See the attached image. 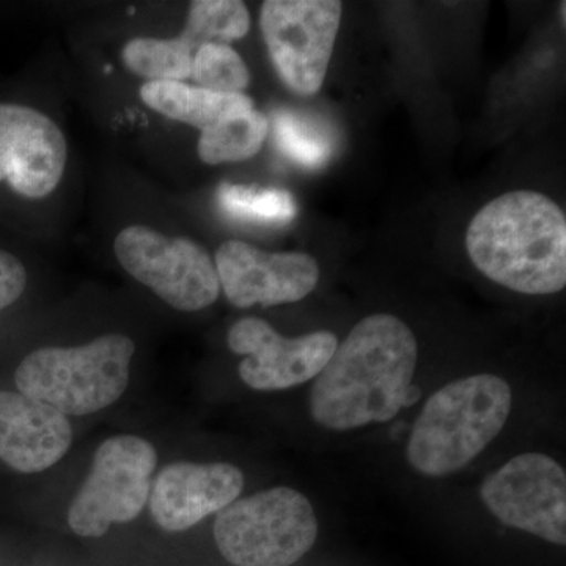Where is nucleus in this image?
<instances>
[{"label":"nucleus","instance_id":"11","mask_svg":"<svg viewBox=\"0 0 566 566\" xmlns=\"http://www.w3.org/2000/svg\"><path fill=\"white\" fill-rule=\"evenodd\" d=\"M216 271L234 307L297 303L314 292L319 266L301 252H264L243 241H227L216 253Z\"/></svg>","mask_w":566,"mask_h":566},{"label":"nucleus","instance_id":"14","mask_svg":"<svg viewBox=\"0 0 566 566\" xmlns=\"http://www.w3.org/2000/svg\"><path fill=\"white\" fill-rule=\"evenodd\" d=\"M69 417L22 394L0 392V460L22 474L46 471L69 452Z\"/></svg>","mask_w":566,"mask_h":566},{"label":"nucleus","instance_id":"2","mask_svg":"<svg viewBox=\"0 0 566 566\" xmlns=\"http://www.w3.org/2000/svg\"><path fill=\"white\" fill-rule=\"evenodd\" d=\"M469 256L491 281L523 294L566 285L565 212L539 192L504 193L476 212L465 234Z\"/></svg>","mask_w":566,"mask_h":566},{"label":"nucleus","instance_id":"7","mask_svg":"<svg viewBox=\"0 0 566 566\" xmlns=\"http://www.w3.org/2000/svg\"><path fill=\"white\" fill-rule=\"evenodd\" d=\"M115 255L136 281L177 311H202L221 292L211 256L188 238L166 237L144 226L126 227L115 238Z\"/></svg>","mask_w":566,"mask_h":566},{"label":"nucleus","instance_id":"5","mask_svg":"<svg viewBox=\"0 0 566 566\" xmlns=\"http://www.w3.org/2000/svg\"><path fill=\"white\" fill-rule=\"evenodd\" d=\"M316 536L314 506L289 486L237 499L214 521L216 545L234 566H292L312 549Z\"/></svg>","mask_w":566,"mask_h":566},{"label":"nucleus","instance_id":"8","mask_svg":"<svg viewBox=\"0 0 566 566\" xmlns=\"http://www.w3.org/2000/svg\"><path fill=\"white\" fill-rule=\"evenodd\" d=\"M344 6L337 0H268L260 28L279 76L297 95L322 88Z\"/></svg>","mask_w":566,"mask_h":566},{"label":"nucleus","instance_id":"4","mask_svg":"<svg viewBox=\"0 0 566 566\" xmlns=\"http://www.w3.org/2000/svg\"><path fill=\"white\" fill-rule=\"evenodd\" d=\"M134 352L136 345L123 334L76 348H40L22 360L14 382L20 394L63 416L93 415L125 392Z\"/></svg>","mask_w":566,"mask_h":566},{"label":"nucleus","instance_id":"13","mask_svg":"<svg viewBox=\"0 0 566 566\" xmlns=\"http://www.w3.org/2000/svg\"><path fill=\"white\" fill-rule=\"evenodd\" d=\"M244 475L229 463H174L151 485L153 520L167 532L188 531L243 493Z\"/></svg>","mask_w":566,"mask_h":566},{"label":"nucleus","instance_id":"15","mask_svg":"<svg viewBox=\"0 0 566 566\" xmlns=\"http://www.w3.org/2000/svg\"><path fill=\"white\" fill-rule=\"evenodd\" d=\"M142 102L150 109L205 132L240 112L253 109L244 93H214L185 82H147L140 88Z\"/></svg>","mask_w":566,"mask_h":566},{"label":"nucleus","instance_id":"12","mask_svg":"<svg viewBox=\"0 0 566 566\" xmlns=\"http://www.w3.org/2000/svg\"><path fill=\"white\" fill-rule=\"evenodd\" d=\"M66 142L54 122L20 104H0V181L29 199L50 196L62 180Z\"/></svg>","mask_w":566,"mask_h":566},{"label":"nucleus","instance_id":"16","mask_svg":"<svg viewBox=\"0 0 566 566\" xmlns=\"http://www.w3.org/2000/svg\"><path fill=\"white\" fill-rule=\"evenodd\" d=\"M270 122L253 109L240 112L200 134V159L210 166L251 159L262 150Z\"/></svg>","mask_w":566,"mask_h":566},{"label":"nucleus","instance_id":"20","mask_svg":"<svg viewBox=\"0 0 566 566\" xmlns=\"http://www.w3.org/2000/svg\"><path fill=\"white\" fill-rule=\"evenodd\" d=\"M274 140L279 150L293 163L307 169H318L333 155V140L318 123L292 111H275Z\"/></svg>","mask_w":566,"mask_h":566},{"label":"nucleus","instance_id":"22","mask_svg":"<svg viewBox=\"0 0 566 566\" xmlns=\"http://www.w3.org/2000/svg\"><path fill=\"white\" fill-rule=\"evenodd\" d=\"M28 285V273L17 256L0 251V311L17 303Z\"/></svg>","mask_w":566,"mask_h":566},{"label":"nucleus","instance_id":"3","mask_svg":"<svg viewBox=\"0 0 566 566\" xmlns=\"http://www.w3.org/2000/svg\"><path fill=\"white\" fill-rule=\"evenodd\" d=\"M512 387L501 376L457 379L431 395L406 444V460L424 476H447L474 461L504 430Z\"/></svg>","mask_w":566,"mask_h":566},{"label":"nucleus","instance_id":"1","mask_svg":"<svg viewBox=\"0 0 566 566\" xmlns=\"http://www.w3.org/2000/svg\"><path fill=\"white\" fill-rule=\"evenodd\" d=\"M419 345L394 315L360 319L316 376L308 408L319 427L349 431L386 423L406 408Z\"/></svg>","mask_w":566,"mask_h":566},{"label":"nucleus","instance_id":"21","mask_svg":"<svg viewBox=\"0 0 566 566\" xmlns=\"http://www.w3.org/2000/svg\"><path fill=\"white\" fill-rule=\"evenodd\" d=\"M192 81L197 87L214 93H243L251 74L248 66L230 44L211 43L193 55Z\"/></svg>","mask_w":566,"mask_h":566},{"label":"nucleus","instance_id":"9","mask_svg":"<svg viewBox=\"0 0 566 566\" xmlns=\"http://www.w3.org/2000/svg\"><path fill=\"white\" fill-rule=\"evenodd\" d=\"M483 504L505 526L566 543V474L545 453H523L483 480Z\"/></svg>","mask_w":566,"mask_h":566},{"label":"nucleus","instance_id":"18","mask_svg":"<svg viewBox=\"0 0 566 566\" xmlns=\"http://www.w3.org/2000/svg\"><path fill=\"white\" fill-rule=\"evenodd\" d=\"M218 202L230 218L264 226H283L292 222L297 214L292 193L283 189L222 185L219 188Z\"/></svg>","mask_w":566,"mask_h":566},{"label":"nucleus","instance_id":"17","mask_svg":"<svg viewBox=\"0 0 566 566\" xmlns=\"http://www.w3.org/2000/svg\"><path fill=\"white\" fill-rule=\"evenodd\" d=\"M251 28V14L240 0H196L189 9L188 21L177 36L186 51L196 55L211 43L229 44L243 39Z\"/></svg>","mask_w":566,"mask_h":566},{"label":"nucleus","instance_id":"6","mask_svg":"<svg viewBox=\"0 0 566 566\" xmlns=\"http://www.w3.org/2000/svg\"><path fill=\"white\" fill-rule=\"evenodd\" d=\"M156 461L155 447L137 436L104 441L70 506L71 531L85 538H99L112 524L136 520L150 499Z\"/></svg>","mask_w":566,"mask_h":566},{"label":"nucleus","instance_id":"10","mask_svg":"<svg viewBox=\"0 0 566 566\" xmlns=\"http://www.w3.org/2000/svg\"><path fill=\"white\" fill-rule=\"evenodd\" d=\"M227 342L234 354L244 356L238 367L244 385L262 392L292 389L315 379L338 346L329 331L286 338L260 318L234 323Z\"/></svg>","mask_w":566,"mask_h":566},{"label":"nucleus","instance_id":"19","mask_svg":"<svg viewBox=\"0 0 566 566\" xmlns=\"http://www.w3.org/2000/svg\"><path fill=\"white\" fill-rule=\"evenodd\" d=\"M122 57L129 71L150 82H182L191 77L193 55L177 39L132 40Z\"/></svg>","mask_w":566,"mask_h":566}]
</instances>
